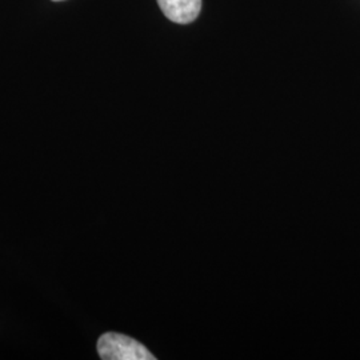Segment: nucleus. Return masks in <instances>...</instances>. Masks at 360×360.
<instances>
[{
	"instance_id": "nucleus-1",
	"label": "nucleus",
	"mask_w": 360,
	"mask_h": 360,
	"mask_svg": "<svg viewBox=\"0 0 360 360\" xmlns=\"http://www.w3.org/2000/svg\"><path fill=\"white\" fill-rule=\"evenodd\" d=\"M98 352L104 360H154L155 356L138 340L116 333H107L98 340Z\"/></svg>"
},
{
	"instance_id": "nucleus-2",
	"label": "nucleus",
	"mask_w": 360,
	"mask_h": 360,
	"mask_svg": "<svg viewBox=\"0 0 360 360\" xmlns=\"http://www.w3.org/2000/svg\"><path fill=\"white\" fill-rule=\"evenodd\" d=\"M166 18L178 25L193 22L202 10V0H158Z\"/></svg>"
},
{
	"instance_id": "nucleus-3",
	"label": "nucleus",
	"mask_w": 360,
	"mask_h": 360,
	"mask_svg": "<svg viewBox=\"0 0 360 360\" xmlns=\"http://www.w3.org/2000/svg\"><path fill=\"white\" fill-rule=\"evenodd\" d=\"M53 1H60V0H53Z\"/></svg>"
}]
</instances>
